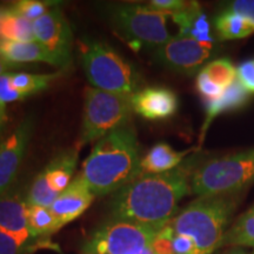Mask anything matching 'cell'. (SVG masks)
<instances>
[{
  "label": "cell",
  "instance_id": "6da1fadb",
  "mask_svg": "<svg viewBox=\"0 0 254 254\" xmlns=\"http://www.w3.org/2000/svg\"><path fill=\"white\" fill-rule=\"evenodd\" d=\"M192 166H179L161 174H144L113 194L111 218L164 227L172 220L178 204L190 192Z\"/></svg>",
  "mask_w": 254,
  "mask_h": 254
},
{
  "label": "cell",
  "instance_id": "7a4b0ae2",
  "mask_svg": "<svg viewBox=\"0 0 254 254\" xmlns=\"http://www.w3.org/2000/svg\"><path fill=\"white\" fill-rule=\"evenodd\" d=\"M141 158L136 133L125 125L98 140L82 164L80 176L92 193H116L141 176Z\"/></svg>",
  "mask_w": 254,
  "mask_h": 254
},
{
  "label": "cell",
  "instance_id": "3957f363",
  "mask_svg": "<svg viewBox=\"0 0 254 254\" xmlns=\"http://www.w3.org/2000/svg\"><path fill=\"white\" fill-rule=\"evenodd\" d=\"M238 195L198 196L171 220L174 232L190 238L198 254H213L220 249L239 202Z\"/></svg>",
  "mask_w": 254,
  "mask_h": 254
},
{
  "label": "cell",
  "instance_id": "277c9868",
  "mask_svg": "<svg viewBox=\"0 0 254 254\" xmlns=\"http://www.w3.org/2000/svg\"><path fill=\"white\" fill-rule=\"evenodd\" d=\"M79 53L85 74L94 88L128 97L139 91V72L106 43L82 39L79 41Z\"/></svg>",
  "mask_w": 254,
  "mask_h": 254
},
{
  "label": "cell",
  "instance_id": "5b68a950",
  "mask_svg": "<svg viewBox=\"0 0 254 254\" xmlns=\"http://www.w3.org/2000/svg\"><path fill=\"white\" fill-rule=\"evenodd\" d=\"M254 183V148L212 158L193 168L190 192L198 196L238 194Z\"/></svg>",
  "mask_w": 254,
  "mask_h": 254
},
{
  "label": "cell",
  "instance_id": "8992f818",
  "mask_svg": "<svg viewBox=\"0 0 254 254\" xmlns=\"http://www.w3.org/2000/svg\"><path fill=\"white\" fill-rule=\"evenodd\" d=\"M131 97L94 87L85 90L81 132L77 148L127 125L132 113Z\"/></svg>",
  "mask_w": 254,
  "mask_h": 254
},
{
  "label": "cell",
  "instance_id": "52a82bcc",
  "mask_svg": "<svg viewBox=\"0 0 254 254\" xmlns=\"http://www.w3.org/2000/svg\"><path fill=\"white\" fill-rule=\"evenodd\" d=\"M111 23L133 49L141 46L160 47L172 39L166 23L168 12L158 11L150 6L117 4L109 7Z\"/></svg>",
  "mask_w": 254,
  "mask_h": 254
},
{
  "label": "cell",
  "instance_id": "ba28073f",
  "mask_svg": "<svg viewBox=\"0 0 254 254\" xmlns=\"http://www.w3.org/2000/svg\"><path fill=\"white\" fill-rule=\"evenodd\" d=\"M163 227L110 219L85 243L86 254H133L152 245Z\"/></svg>",
  "mask_w": 254,
  "mask_h": 254
},
{
  "label": "cell",
  "instance_id": "9c48e42d",
  "mask_svg": "<svg viewBox=\"0 0 254 254\" xmlns=\"http://www.w3.org/2000/svg\"><path fill=\"white\" fill-rule=\"evenodd\" d=\"M79 148H69L57 154L38 173L28 190V206L51 207L57 198L69 186L78 164Z\"/></svg>",
  "mask_w": 254,
  "mask_h": 254
},
{
  "label": "cell",
  "instance_id": "30bf717a",
  "mask_svg": "<svg viewBox=\"0 0 254 254\" xmlns=\"http://www.w3.org/2000/svg\"><path fill=\"white\" fill-rule=\"evenodd\" d=\"M36 41L44 46L62 65L63 69L72 64V30L59 5H55L47 13L33 23Z\"/></svg>",
  "mask_w": 254,
  "mask_h": 254
},
{
  "label": "cell",
  "instance_id": "8fae6325",
  "mask_svg": "<svg viewBox=\"0 0 254 254\" xmlns=\"http://www.w3.org/2000/svg\"><path fill=\"white\" fill-rule=\"evenodd\" d=\"M214 44L200 43L190 37H173L170 41L158 47L157 62L173 71L193 74L209 59Z\"/></svg>",
  "mask_w": 254,
  "mask_h": 254
},
{
  "label": "cell",
  "instance_id": "7c38bea8",
  "mask_svg": "<svg viewBox=\"0 0 254 254\" xmlns=\"http://www.w3.org/2000/svg\"><path fill=\"white\" fill-rule=\"evenodd\" d=\"M34 129L33 116H27L0 142V196L11 192Z\"/></svg>",
  "mask_w": 254,
  "mask_h": 254
},
{
  "label": "cell",
  "instance_id": "4fadbf2b",
  "mask_svg": "<svg viewBox=\"0 0 254 254\" xmlns=\"http://www.w3.org/2000/svg\"><path fill=\"white\" fill-rule=\"evenodd\" d=\"M132 110L147 120H164L178 110L177 94L166 87H145L131 95Z\"/></svg>",
  "mask_w": 254,
  "mask_h": 254
},
{
  "label": "cell",
  "instance_id": "5bb4252c",
  "mask_svg": "<svg viewBox=\"0 0 254 254\" xmlns=\"http://www.w3.org/2000/svg\"><path fill=\"white\" fill-rule=\"evenodd\" d=\"M27 212L26 199L20 194L9 192L0 196V232L13 238L21 246H33L30 244L33 239L28 228Z\"/></svg>",
  "mask_w": 254,
  "mask_h": 254
},
{
  "label": "cell",
  "instance_id": "9a60e30c",
  "mask_svg": "<svg viewBox=\"0 0 254 254\" xmlns=\"http://www.w3.org/2000/svg\"><path fill=\"white\" fill-rule=\"evenodd\" d=\"M95 198L80 174L60 194L50 209L58 221L60 228L80 217L90 207Z\"/></svg>",
  "mask_w": 254,
  "mask_h": 254
},
{
  "label": "cell",
  "instance_id": "2e32d148",
  "mask_svg": "<svg viewBox=\"0 0 254 254\" xmlns=\"http://www.w3.org/2000/svg\"><path fill=\"white\" fill-rule=\"evenodd\" d=\"M0 58L12 67H18L21 64L45 63L62 68V65L38 41H11L0 39Z\"/></svg>",
  "mask_w": 254,
  "mask_h": 254
},
{
  "label": "cell",
  "instance_id": "e0dca14e",
  "mask_svg": "<svg viewBox=\"0 0 254 254\" xmlns=\"http://www.w3.org/2000/svg\"><path fill=\"white\" fill-rule=\"evenodd\" d=\"M250 97V92L245 90V87L240 84L239 81L234 80L228 86L226 90L224 91L220 97L215 100L205 101L206 103V118L205 123L202 125L201 136H200V142L204 140L205 133L207 131L208 126L211 125L212 120L219 114L227 112L231 110H237L243 107L244 105L247 103Z\"/></svg>",
  "mask_w": 254,
  "mask_h": 254
},
{
  "label": "cell",
  "instance_id": "ac0fdd59",
  "mask_svg": "<svg viewBox=\"0 0 254 254\" xmlns=\"http://www.w3.org/2000/svg\"><path fill=\"white\" fill-rule=\"evenodd\" d=\"M187 153L189 151H174L170 145L165 142L155 144L141 159V176L170 172L180 166L179 164L182 163Z\"/></svg>",
  "mask_w": 254,
  "mask_h": 254
},
{
  "label": "cell",
  "instance_id": "d6986e66",
  "mask_svg": "<svg viewBox=\"0 0 254 254\" xmlns=\"http://www.w3.org/2000/svg\"><path fill=\"white\" fill-rule=\"evenodd\" d=\"M0 39L11 41H36L33 33V24L26 18L13 11L11 6L4 9L0 18Z\"/></svg>",
  "mask_w": 254,
  "mask_h": 254
},
{
  "label": "cell",
  "instance_id": "ffe728a7",
  "mask_svg": "<svg viewBox=\"0 0 254 254\" xmlns=\"http://www.w3.org/2000/svg\"><path fill=\"white\" fill-rule=\"evenodd\" d=\"M62 72L56 73H28L9 72V82L15 91L20 92L25 98L45 91L51 82L58 79Z\"/></svg>",
  "mask_w": 254,
  "mask_h": 254
},
{
  "label": "cell",
  "instance_id": "44dd1931",
  "mask_svg": "<svg viewBox=\"0 0 254 254\" xmlns=\"http://www.w3.org/2000/svg\"><path fill=\"white\" fill-rule=\"evenodd\" d=\"M224 246L254 247V206L240 215L226 231L220 249Z\"/></svg>",
  "mask_w": 254,
  "mask_h": 254
},
{
  "label": "cell",
  "instance_id": "7402d4cb",
  "mask_svg": "<svg viewBox=\"0 0 254 254\" xmlns=\"http://www.w3.org/2000/svg\"><path fill=\"white\" fill-rule=\"evenodd\" d=\"M215 30L221 40L241 39L253 33L254 25L245 18L226 9L215 18Z\"/></svg>",
  "mask_w": 254,
  "mask_h": 254
},
{
  "label": "cell",
  "instance_id": "603a6c76",
  "mask_svg": "<svg viewBox=\"0 0 254 254\" xmlns=\"http://www.w3.org/2000/svg\"><path fill=\"white\" fill-rule=\"evenodd\" d=\"M27 218L28 228L33 240L45 239L60 230L58 221L50 207L28 206Z\"/></svg>",
  "mask_w": 254,
  "mask_h": 254
},
{
  "label": "cell",
  "instance_id": "cb8c5ba5",
  "mask_svg": "<svg viewBox=\"0 0 254 254\" xmlns=\"http://www.w3.org/2000/svg\"><path fill=\"white\" fill-rule=\"evenodd\" d=\"M212 81L227 88L237 79V68L228 59H217L206 64L201 69Z\"/></svg>",
  "mask_w": 254,
  "mask_h": 254
},
{
  "label": "cell",
  "instance_id": "d4e9b609",
  "mask_svg": "<svg viewBox=\"0 0 254 254\" xmlns=\"http://www.w3.org/2000/svg\"><path fill=\"white\" fill-rule=\"evenodd\" d=\"M57 5L55 1H43V0H19L15 1L11 7L14 12L20 14L33 23L34 20L43 17L53 6Z\"/></svg>",
  "mask_w": 254,
  "mask_h": 254
},
{
  "label": "cell",
  "instance_id": "484cf974",
  "mask_svg": "<svg viewBox=\"0 0 254 254\" xmlns=\"http://www.w3.org/2000/svg\"><path fill=\"white\" fill-rule=\"evenodd\" d=\"M38 247H50L53 249L55 245H51L49 239H39L37 245L21 246L13 238L0 232V254H28Z\"/></svg>",
  "mask_w": 254,
  "mask_h": 254
},
{
  "label": "cell",
  "instance_id": "4316f807",
  "mask_svg": "<svg viewBox=\"0 0 254 254\" xmlns=\"http://www.w3.org/2000/svg\"><path fill=\"white\" fill-rule=\"evenodd\" d=\"M176 232H174L171 221L161 228L160 232L154 238L152 243V250L155 254H176L173 250V238Z\"/></svg>",
  "mask_w": 254,
  "mask_h": 254
},
{
  "label": "cell",
  "instance_id": "83f0119b",
  "mask_svg": "<svg viewBox=\"0 0 254 254\" xmlns=\"http://www.w3.org/2000/svg\"><path fill=\"white\" fill-rule=\"evenodd\" d=\"M195 85L196 90H198L199 93L201 94V97L204 98L205 101L218 99V98L224 93V91L226 90V88L219 86L218 84L212 81L202 71H200L198 73V75H196Z\"/></svg>",
  "mask_w": 254,
  "mask_h": 254
},
{
  "label": "cell",
  "instance_id": "f1b7e54d",
  "mask_svg": "<svg viewBox=\"0 0 254 254\" xmlns=\"http://www.w3.org/2000/svg\"><path fill=\"white\" fill-rule=\"evenodd\" d=\"M26 99L20 92L15 91L11 86L9 82V72L0 75V100L5 105L8 103H14V101H20Z\"/></svg>",
  "mask_w": 254,
  "mask_h": 254
},
{
  "label": "cell",
  "instance_id": "f546056e",
  "mask_svg": "<svg viewBox=\"0 0 254 254\" xmlns=\"http://www.w3.org/2000/svg\"><path fill=\"white\" fill-rule=\"evenodd\" d=\"M237 80L250 93H254V60L243 63L237 68Z\"/></svg>",
  "mask_w": 254,
  "mask_h": 254
},
{
  "label": "cell",
  "instance_id": "4dcf8cb0",
  "mask_svg": "<svg viewBox=\"0 0 254 254\" xmlns=\"http://www.w3.org/2000/svg\"><path fill=\"white\" fill-rule=\"evenodd\" d=\"M227 11L245 18L254 25V0H237V1L231 2Z\"/></svg>",
  "mask_w": 254,
  "mask_h": 254
},
{
  "label": "cell",
  "instance_id": "1f68e13d",
  "mask_svg": "<svg viewBox=\"0 0 254 254\" xmlns=\"http://www.w3.org/2000/svg\"><path fill=\"white\" fill-rule=\"evenodd\" d=\"M173 250L176 254H198L193 240L182 234H174Z\"/></svg>",
  "mask_w": 254,
  "mask_h": 254
},
{
  "label": "cell",
  "instance_id": "d6a6232c",
  "mask_svg": "<svg viewBox=\"0 0 254 254\" xmlns=\"http://www.w3.org/2000/svg\"><path fill=\"white\" fill-rule=\"evenodd\" d=\"M187 5V1H182V0H153L150 2V7L153 9H158V11L168 12H177L182 9Z\"/></svg>",
  "mask_w": 254,
  "mask_h": 254
},
{
  "label": "cell",
  "instance_id": "836d02e7",
  "mask_svg": "<svg viewBox=\"0 0 254 254\" xmlns=\"http://www.w3.org/2000/svg\"><path fill=\"white\" fill-rule=\"evenodd\" d=\"M7 120V113H6V105L0 100V126L4 128V125Z\"/></svg>",
  "mask_w": 254,
  "mask_h": 254
},
{
  "label": "cell",
  "instance_id": "e575fe53",
  "mask_svg": "<svg viewBox=\"0 0 254 254\" xmlns=\"http://www.w3.org/2000/svg\"><path fill=\"white\" fill-rule=\"evenodd\" d=\"M11 68H13V67H12V66H9L8 64H6L4 60L0 58V75L7 73L8 69H11Z\"/></svg>",
  "mask_w": 254,
  "mask_h": 254
},
{
  "label": "cell",
  "instance_id": "d590c367",
  "mask_svg": "<svg viewBox=\"0 0 254 254\" xmlns=\"http://www.w3.org/2000/svg\"><path fill=\"white\" fill-rule=\"evenodd\" d=\"M133 254H155L154 251L152 250V246H148V247H145V249H142L139 251V252H135Z\"/></svg>",
  "mask_w": 254,
  "mask_h": 254
},
{
  "label": "cell",
  "instance_id": "8d00e7d4",
  "mask_svg": "<svg viewBox=\"0 0 254 254\" xmlns=\"http://www.w3.org/2000/svg\"><path fill=\"white\" fill-rule=\"evenodd\" d=\"M225 254H249V253H246L245 251H243L240 249H234V250H230L228 252H226Z\"/></svg>",
  "mask_w": 254,
  "mask_h": 254
},
{
  "label": "cell",
  "instance_id": "74e56055",
  "mask_svg": "<svg viewBox=\"0 0 254 254\" xmlns=\"http://www.w3.org/2000/svg\"><path fill=\"white\" fill-rule=\"evenodd\" d=\"M2 129H4V128H2V127H1V126H0V136H1V133H2Z\"/></svg>",
  "mask_w": 254,
  "mask_h": 254
}]
</instances>
